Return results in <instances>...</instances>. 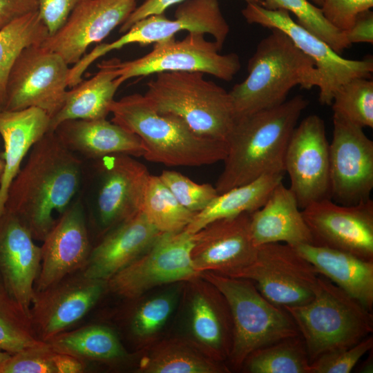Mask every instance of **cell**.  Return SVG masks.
Returning <instances> with one entry per match:
<instances>
[{"label":"cell","mask_w":373,"mask_h":373,"mask_svg":"<svg viewBox=\"0 0 373 373\" xmlns=\"http://www.w3.org/2000/svg\"><path fill=\"white\" fill-rule=\"evenodd\" d=\"M309 101L298 95L275 107L236 119L228 136L218 194L274 173H285L291 135Z\"/></svg>","instance_id":"obj_2"},{"label":"cell","mask_w":373,"mask_h":373,"mask_svg":"<svg viewBox=\"0 0 373 373\" xmlns=\"http://www.w3.org/2000/svg\"><path fill=\"white\" fill-rule=\"evenodd\" d=\"M50 118L43 110L30 107L0 111V135L4 151V169L0 178V214L3 211L9 187L32 146L49 131Z\"/></svg>","instance_id":"obj_28"},{"label":"cell","mask_w":373,"mask_h":373,"mask_svg":"<svg viewBox=\"0 0 373 373\" xmlns=\"http://www.w3.org/2000/svg\"><path fill=\"white\" fill-rule=\"evenodd\" d=\"M139 370L145 373H224L230 369L195 345L178 339L153 345L142 357Z\"/></svg>","instance_id":"obj_31"},{"label":"cell","mask_w":373,"mask_h":373,"mask_svg":"<svg viewBox=\"0 0 373 373\" xmlns=\"http://www.w3.org/2000/svg\"><path fill=\"white\" fill-rule=\"evenodd\" d=\"M334 114L360 126L373 127V81L356 77L343 84L332 102Z\"/></svg>","instance_id":"obj_37"},{"label":"cell","mask_w":373,"mask_h":373,"mask_svg":"<svg viewBox=\"0 0 373 373\" xmlns=\"http://www.w3.org/2000/svg\"><path fill=\"white\" fill-rule=\"evenodd\" d=\"M310 361L300 334L256 350L241 369L248 373H309Z\"/></svg>","instance_id":"obj_34"},{"label":"cell","mask_w":373,"mask_h":373,"mask_svg":"<svg viewBox=\"0 0 373 373\" xmlns=\"http://www.w3.org/2000/svg\"><path fill=\"white\" fill-rule=\"evenodd\" d=\"M284 174H265L218 194L202 211L195 214L184 231L193 234L215 220L255 211L265 204L274 188L283 182Z\"/></svg>","instance_id":"obj_30"},{"label":"cell","mask_w":373,"mask_h":373,"mask_svg":"<svg viewBox=\"0 0 373 373\" xmlns=\"http://www.w3.org/2000/svg\"><path fill=\"white\" fill-rule=\"evenodd\" d=\"M183 30L209 34L222 49L229 32V26L218 0H184L175 11L174 19H169L162 13L137 21L118 39L101 44L84 55L73 66V70L81 76L96 59L112 50L129 44H155L175 37V34Z\"/></svg>","instance_id":"obj_9"},{"label":"cell","mask_w":373,"mask_h":373,"mask_svg":"<svg viewBox=\"0 0 373 373\" xmlns=\"http://www.w3.org/2000/svg\"><path fill=\"white\" fill-rule=\"evenodd\" d=\"M316 245L373 260V201L343 205L330 199L301 210Z\"/></svg>","instance_id":"obj_17"},{"label":"cell","mask_w":373,"mask_h":373,"mask_svg":"<svg viewBox=\"0 0 373 373\" xmlns=\"http://www.w3.org/2000/svg\"><path fill=\"white\" fill-rule=\"evenodd\" d=\"M42 242L41 267L35 291L82 271L86 265L93 247L80 201H73L58 216Z\"/></svg>","instance_id":"obj_22"},{"label":"cell","mask_w":373,"mask_h":373,"mask_svg":"<svg viewBox=\"0 0 373 373\" xmlns=\"http://www.w3.org/2000/svg\"><path fill=\"white\" fill-rule=\"evenodd\" d=\"M41 341L19 307L9 298H0V351L13 354Z\"/></svg>","instance_id":"obj_39"},{"label":"cell","mask_w":373,"mask_h":373,"mask_svg":"<svg viewBox=\"0 0 373 373\" xmlns=\"http://www.w3.org/2000/svg\"><path fill=\"white\" fill-rule=\"evenodd\" d=\"M373 347L372 335L352 347L325 353L309 364V373H350Z\"/></svg>","instance_id":"obj_42"},{"label":"cell","mask_w":373,"mask_h":373,"mask_svg":"<svg viewBox=\"0 0 373 373\" xmlns=\"http://www.w3.org/2000/svg\"><path fill=\"white\" fill-rule=\"evenodd\" d=\"M9 298V297L7 296V294H6V292H5L4 289H3L2 283H1V278H0V298Z\"/></svg>","instance_id":"obj_50"},{"label":"cell","mask_w":373,"mask_h":373,"mask_svg":"<svg viewBox=\"0 0 373 373\" xmlns=\"http://www.w3.org/2000/svg\"><path fill=\"white\" fill-rule=\"evenodd\" d=\"M141 211L161 233L184 230L195 214L184 208L160 177L153 175L149 178Z\"/></svg>","instance_id":"obj_35"},{"label":"cell","mask_w":373,"mask_h":373,"mask_svg":"<svg viewBox=\"0 0 373 373\" xmlns=\"http://www.w3.org/2000/svg\"><path fill=\"white\" fill-rule=\"evenodd\" d=\"M133 157L113 154L97 160L99 182L94 209L102 234L142 211L151 174Z\"/></svg>","instance_id":"obj_18"},{"label":"cell","mask_w":373,"mask_h":373,"mask_svg":"<svg viewBox=\"0 0 373 373\" xmlns=\"http://www.w3.org/2000/svg\"><path fill=\"white\" fill-rule=\"evenodd\" d=\"M199 277V276H198ZM189 302V329L195 346L211 358L222 362L230 354L233 324L227 302L211 283H198Z\"/></svg>","instance_id":"obj_24"},{"label":"cell","mask_w":373,"mask_h":373,"mask_svg":"<svg viewBox=\"0 0 373 373\" xmlns=\"http://www.w3.org/2000/svg\"><path fill=\"white\" fill-rule=\"evenodd\" d=\"M69 70L60 55L41 44L24 48L10 71L3 110L35 107L52 118L64 104Z\"/></svg>","instance_id":"obj_13"},{"label":"cell","mask_w":373,"mask_h":373,"mask_svg":"<svg viewBox=\"0 0 373 373\" xmlns=\"http://www.w3.org/2000/svg\"><path fill=\"white\" fill-rule=\"evenodd\" d=\"M319 275L291 246L272 242L258 246L253 262L233 277L251 280L266 298L284 308L310 301Z\"/></svg>","instance_id":"obj_12"},{"label":"cell","mask_w":373,"mask_h":373,"mask_svg":"<svg viewBox=\"0 0 373 373\" xmlns=\"http://www.w3.org/2000/svg\"><path fill=\"white\" fill-rule=\"evenodd\" d=\"M261 6L267 10L282 9L291 12L299 25L321 39L339 55L352 46L344 32L329 23L321 8L308 0H262Z\"/></svg>","instance_id":"obj_36"},{"label":"cell","mask_w":373,"mask_h":373,"mask_svg":"<svg viewBox=\"0 0 373 373\" xmlns=\"http://www.w3.org/2000/svg\"><path fill=\"white\" fill-rule=\"evenodd\" d=\"M82 164L55 133L48 131L30 150L9 187L4 209L22 220L35 240L42 241L56 220L53 215L59 216L73 202L82 183Z\"/></svg>","instance_id":"obj_1"},{"label":"cell","mask_w":373,"mask_h":373,"mask_svg":"<svg viewBox=\"0 0 373 373\" xmlns=\"http://www.w3.org/2000/svg\"><path fill=\"white\" fill-rule=\"evenodd\" d=\"M373 7V0H323L321 10L334 28L345 31L353 25L357 16Z\"/></svg>","instance_id":"obj_43"},{"label":"cell","mask_w":373,"mask_h":373,"mask_svg":"<svg viewBox=\"0 0 373 373\" xmlns=\"http://www.w3.org/2000/svg\"><path fill=\"white\" fill-rule=\"evenodd\" d=\"M158 113L181 118L195 133L227 142L235 116L229 92L199 72H163L144 95Z\"/></svg>","instance_id":"obj_5"},{"label":"cell","mask_w":373,"mask_h":373,"mask_svg":"<svg viewBox=\"0 0 373 373\" xmlns=\"http://www.w3.org/2000/svg\"><path fill=\"white\" fill-rule=\"evenodd\" d=\"M199 276L213 285L227 302L233 324L227 360L234 370H240L256 350L300 334L289 313L266 298L251 280L211 271Z\"/></svg>","instance_id":"obj_7"},{"label":"cell","mask_w":373,"mask_h":373,"mask_svg":"<svg viewBox=\"0 0 373 373\" xmlns=\"http://www.w3.org/2000/svg\"><path fill=\"white\" fill-rule=\"evenodd\" d=\"M184 0H145L137 6L128 17L121 25L119 32H126L135 22L149 15L164 13L166 10L174 4ZM247 3L261 6L262 0H244Z\"/></svg>","instance_id":"obj_45"},{"label":"cell","mask_w":373,"mask_h":373,"mask_svg":"<svg viewBox=\"0 0 373 373\" xmlns=\"http://www.w3.org/2000/svg\"><path fill=\"white\" fill-rule=\"evenodd\" d=\"M329 143L323 119L312 114L294 128L285 157L289 189L300 209L330 199Z\"/></svg>","instance_id":"obj_15"},{"label":"cell","mask_w":373,"mask_h":373,"mask_svg":"<svg viewBox=\"0 0 373 373\" xmlns=\"http://www.w3.org/2000/svg\"><path fill=\"white\" fill-rule=\"evenodd\" d=\"M57 352L46 341L11 354L1 373H57Z\"/></svg>","instance_id":"obj_41"},{"label":"cell","mask_w":373,"mask_h":373,"mask_svg":"<svg viewBox=\"0 0 373 373\" xmlns=\"http://www.w3.org/2000/svg\"><path fill=\"white\" fill-rule=\"evenodd\" d=\"M111 121L137 135L145 148L144 157L169 166H199L223 161L227 142L201 136L180 117L157 112L144 95L114 100Z\"/></svg>","instance_id":"obj_4"},{"label":"cell","mask_w":373,"mask_h":373,"mask_svg":"<svg viewBox=\"0 0 373 373\" xmlns=\"http://www.w3.org/2000/svg\"><path fill=\"white\" fill-rule=\"evenodd\" d=\"M176 300V292L169 291L142 303L131 320L134 337L142 343L153 339L171 315Z\"/></svg>","instance_id":"obj_38"},{"label":"cell","mask_w":373,"mask_h":373,"mask_svg":"<svg viewBox=\"0 0 373 373\" xmlns=\"http://www.w3.org/2000/svg\"><path fill=\"white\" fill-rule=\"evenodd\" d=\"M26 224L4 209L0 214V278L10 299L29 319L41 267V247Z\"/></svg>","instance_id":"obj_21"},{"label":"cell","mask_w":373,"mask_h":373,"mask_svg":"<svg viewBox=\"0 0 373 373\" xmlns=\"http://www.w3.org/2000/svg\"><path fill=\"white\" fill-rule=\"evenodd\" d=\"M349 44L373 43V12L370 10L360 13L352 26L344 31Z\"/></svg>","instance_id":"obj_47"},{"label":"cell","mask_w":373,"mask_h":373,"mask_svg":"<svg viewBox=\"0 0 373 373\" xmlns=\"http://www.w3.org/2000/svg\"><path fill=\"white\" fill-rule=\"evenodd\" d=\"M316 6H321L323 2V0H310Z\"/></svg>","instance_id":"obj_52"},{"label":"cell","mask_w":373,"mask_h":373,"mask_svg":"<svg viewBox=\"0 0 373 373\" xmlns=\"http://www.w3.org/2000/svg\"><path fill=\"white\" fill-rule=\"evenodd\" d=\"M99 70L90 79L67 90L60 110L50 121L49 131L70 119L106 118L117 88L122 84L108 61L99 66Z\"/></svg>","instance_id":"obj_29"},{"label":"cell","mask_w":373,"mask_h":373,"mask_svg":"<svg viewBox=\"0 0 373 373\" xmlns=\"http://www.w3.org/2000/svg\"><path fill=\"white\" fill-rule=\"evenodd\" d=\"M54 132L69 151L88 159L113 154L142 157L146 152L137 135L106 118L66 120Z\"/></svg>","instance_id":"obj_25"},{"label":"cell","mask_w":373,"mask_h":373,"mask_svg":"<svg viewBox=\"0 0 373 373\" xmlns=\"http://www.w3.org/2000/svg\"><path fill=\"white\" fill-rule=\"evenodd\" d=\"M333 126L329 198L343 205L369 200L373 189V142L363 128L340 115H333Z\"/></svg>","instance_id":"obj_14"},{"label":"cell","mask_w":373,"mask_h":373,"mask_svg":"<svg viewBox=\"0 0 373 373\" xmlns=\"http://www.w3.org/2000/svg\"><path fill=\"white\" fill-rule=\"evenodd\" d=\"M1 111V108L0 107V111ZM4 161L1 158V157L0 156V178L1 177V175L3 173V169H4Z\"/></svg>","instance_id":"obj_51"},{"label":"cell","mask_w":373,"mask_h":373,"mask_svg":"<svg viewBox=\"0 0 373 373\" xmlns=\"http://www.w3.org/2000/svg\"><path fill=\"white\" fill-rule=\"evenodd\" d=\"M366 358V359L362 362L360 365L359 370L358 372L363 373H372L373 372V356L372 350L371 353Z\"/></svg>","instance_id":"obj_48"},{"label":"cell","mask_w":373,"mask_h":373,"mask_svg":"<svg viewBox=\"0 0 373 373\" xmlns=\"http://www.w3.org/2000/svg\"><path fill=\"white\" fill-rule=\"evenodd\" d=\"M49 35L38 10L26 14L0 30V107L6 101V86L10 71L21 52L40 45Z\"/></svg>","instance_id":"obj_33"},{"label":"cell","mask_w":373,"mask_h":373,"mask_svg":"<svg viewBox=\"0 0 373 373\" xmlns=\"http://www.w3.org/2000/svg\"><path fill=\"white\" fill-rule=\"evenodd\" d=\"M37 10V0H0V30L15 19Z\"/></svg>","instance_id":"obj_46"},{"label":"cell","mask_w":373,"mask_h":373,"mask_svg":"<svg viewBox=\"0 0 373 373\" xmlns=\"http://www.w3.org/2000/svg\"><path fill=\"white\" fill-rule=\"evenodd\" d=\"M39 16L49 35L55 34L65 23L75 8L84 0H37Z\"/></svg>","instance_id":"obj_44"},{"label":"cell","mask_w":373,"mask_h":373,"mask_svg":"<svg viewBox=\"0 0 373 373\" xmlns=\"http://www.w3.org/2000/svg\"><path fill=\"white\" fill-rule=\"evenodd\" d=\"M258 44L248 61V75L229 92L235 120L283 104L295 86H321L315 63L279 29Z\"/></svg>","instance_id":"obj_3"},{"label":"cell","mask_w":373,"mask_h":373,"mask_svg":"<svg viewBox=\"0 0 373 373\" xmlns=\"http://www.w3.org/2000/svg\"><path fill=\"white\" fill-rule=\"evenodd\" d=\"M161 233L140 211L103 234L82 271L107 281L144 254Z\"/></svg>","instance_id":"obj_23"},{"label":"cell","mask_w":373,"mask_h":373,"mask_svg":"<svg viewBox=\"0 0 373 373\" xmlns=\"http://www.w3.org/2000/svg\"><path fill=\"white\" fill-rule=\"evenodd\" d=\"M193 234L184 230L161 233L144 254L106 281L107 289L135 299L157 286L198 277L191 260Z\"/></svg>","instance_id":"obj_11"},{"label":"cell","mask_w":373,"mask_h":373,"mask_svg":"<svg viewBox=\"0 0 373 373\" xmlns=\"http://www.w3.org/2000/svg\"><path fill=\"white\" fill-rule=\"evenodd\" d=\"M215 41L204 34L189 32L182 40L175 37L154 44L148 54L140 58L120 61L108 60L119 81L163 72H199L230 82L240 69L236 53L221 55Z\"/></svg>","instance_id":"obj_8"},{"label":"cell","mask_w":373,"mask_h":373,"mask_svg":"<svg viewBox=\"0 0 373 373\" xmlns=\"http://www.w3.org/2000/svg\"><path fill=\"white\" fill-rule=\"evenodd\" d=\"M250 231L256 247L272 242L290 246L313 243L297 200L283 182L260 209L250 213Z\"/></svg>","instance_id":"obj_26"},{"label":"cell","mask_w":373,"mask_h":373,"mask_svg":"<svg viewBox=\"0 0 373 373\" xmlns=\"http://www.w3.org/2000/svg\"><path fill=\"white\" fill-rule=\"evenodd\" d=\"M10 354L5 352L0 351V373L1 372V370L7 361V360L10 358Z\"/></svg>","instance_id":"obj_49"},{"label":"cell","mask_w":373,"mask_h":373,"mask_svg":"<svg viewBox=\"0 0 373 373\" xmlns=\"http://www.w3.org/2000/svg\"><path fill=\"white\" fill-rule=\"evenodd\" d=\"M258 247L250 231V213L219 219L193 233L191 256L199 275L204 271L233 277L254 260Z\"/></svg>","instance_id":"obj_19"},{"label":"cell","mask_w":373,"mask_h":373,"mask_svg":"<svg viewBox=\"0 0 373 373\" xmlns=\"http://www.w3.org/2000/svg\"><path fill=\"white\" fill-rule=\"evenodd\" d=\"M242 15L247 23L284 32L304 54L315 63L321 76L318 101L331 106L337 90L356 77L370 78L373 59H350L336 53L327 44L294 21L285 10H267L259 4L247 3Z\"/></svg>","instance_id":"obj_10"},{"label":"cell","mask_w":373,"mask_h":373,"mask_svg":"<svg viewBox=\"0 0 373 373\" xmlns=\"http://www.w3.org/2000/svg\"><path fill=\"white\" fill-rule=\"evenodd\" d=\"M284 308L298 327L310 363L325 353L352 347L373 331L372 311L321 275L310 301Z\"/></svg>","instance_id":"obj_6"},{"label":"cell","mask_w":373,"mask_h":373,"mask_svg":"<svg viewBox=\"0 0 373 373\" xmlns=\"http://www.w3.org/2000/svg\"><path fill=\"white\" fill-rule=\"evenodd\" d=\"M46 342L56 352L72 355L85 362L115 361L126 356L117 334L104 325H90L66 330Z\"/></svg>","instance_id":"obj_32"},{"label":"cell","mask_w":373,"mask_h":373,"mask_svg":"<svg viewBox=\"0 0 373 373\" xmlns=\"http://www.w3.org/2000/svg\"><path fill=\"white\" fill-rule=\"evenodd\" d=\"M136 1L84 0L41 46L60 55L68 65L75 64L90 45L102 41L125 21L137 7Z\"/></svg>","instance_id":"obj_20"},{"label":"cell","mask_w":373,"mask_h":373,"mask_svg":"<svg viewBox=\"0 0 373 373\" xmlns=\"http://www.w3.org/2000/svg\"><path fill=\"white\" fill-rule=\"evenodd\" d=\"M177 200L189 211H202L218 195L210 184H198L174 171H163L158 175Z\"/></svg>","instance_id":"obj_40"},{"label":"cell","mask_w":373,"mask_h":373,"mask_svg":"<svg viewBox=\"0 0 373 373\" xmlns=\"http://www.w3.org/2000/svg\"><path fill=\"white\" fill-rule=\"evenodd\" d=\"M106 289V281L79 271L35 291L29 316L32 332L38 339L47 341L68 330L89 312Z\"/></svg>","instance_id":"obj_16"},{"label":"cell","mask_w":373,"mask_h":373,"mask_svg":"<svg viewBox=\"0 0 373 373\" xmlns=\"http://www.w3.org/2000/svg\"><path fill=\"white\" fill-rule=\"evenodd\" d=\"M291 247L320 275L372 311L373 260H365L345 251L312 243Z\"/></svg>","instance_id":"obj_27"}]
</instances>
